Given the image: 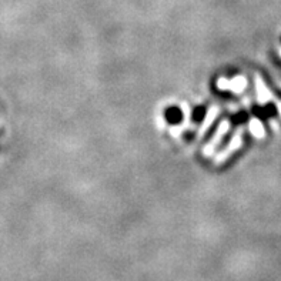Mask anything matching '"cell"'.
Listing matches in <instances>:
<instances>
[{
  "label": "cell",
  "mask_w": 281,
  "mask_h": 281,
  "mask_svg": "<svg viewBox=\"0 0 281 281\" xmlns=\"http://www.w3.org/2000/svg\"><path fill=\"white\" fill-rule=\"evenodd\" d=\"M243 134H244V130L240 127L238 130H237L236 133L233 134L231 137V140H230V143L216 156V159H214V164H223L224 162H227L231 156L234 155L236 152H238L240 149H241V146H243Z\"/></svg>",
  "instance_id": "cell-1"
},
{
  "label": "cell",
  "mask_w": 281,
  "mask_h": 281,
  "mask_svg": "<svg viewBox=\"0 0 281 281\" xmlns=\"http://www.w3.org/2000/svg\"><path fill=\"white\" fill-rule=\"evenodd\" d=\"M230 127H231L230 120H223V121L218 124V127L216 128V133L213 134V137L210 138L209 143L204 146V149H203V156H204V157L213 156V153L216 152V147L221 143L223 137L226 136L227 131L230 130Z\"/></svg>",
  "instance_id": "cell-2"
},
{
  "label": "cell",
  "mask_w": 281,
  "mask_h": 281,
  "mask_svg": "<svg viewBox=\"0 0 281 281\" xmlns=\"http://www.w3.org/2000/svg\"><path fill=\"white\" fill-rule=\"evenodd\" d=\"M255 91H257V100L261 106L272 100L271 91L268 90V87L265 86L263 77L260 74H255Z\"/></svg>",
  "instance_id": "cell-3"
},
{
  "label": "cell",
  "mask_w": 281,
  "mask_h": 281,
  "mask_svg": "<svg viewBox=\"0 0 281 281\" xmlns=\"http://www.w3.org/2000/svg\"><path fill=\"white\" fill-rule=\"evenodd\" d=\"M218 113H220V109H218L217 106H213V107H210L209 111H207V114L204 116V120H203V123H201V126L199 128V133H197V140H201L203 136L209 131V128L211 127V124L216 121V118H217Z\"/></svg>",
  "instance_id": "cell-4"
},
{
  "label": "cell",
  "mask_w": 281,
  "mask_h": 281,
  "mask_svg": "<svg viewBox=\"0 0 281 281\" xmlns=\"http://www.w3.org/2000/svg\"><path fill=\"white\" fill-rule=\"evenodd\" d=\"M248 128H250V133H251L255 138L263 140L264 137H265V130H264L263 123H261L258 118H251V120L248 121Z\"/></svg>",
  "instance_id": "cell-5"
},
{
  "label": "cell",
  "mask_w": 281,
  "mask_h": 281,
  "mask_svg": "<svg viewBox=\"0 0 281 281\" xmlns=\"http://www.w3.org/2000/svg\"><path fill=\"white\" fill-rule=\"evenodd\" d=\"M245 87H247V80L244 76H237L233 80H230V90H233L237 94L243 93Z\"/></svg>",
  "instance_id": "cell-6"
},
{
  "label": "cell",
  "mask_w": 281,
  "mask_h": 281,
  "mask_svg": "<svg viewBox=\"0 0 281 281\" xmlns=\"http://www.w3.org/2000/svg\"><path fill=\"white\" fill-rule=\"evenodd\" d=\"M217 87L220 89V90H228V89H230V80H227V79H224V77L218 79Z\"/></svg>",
  "instance_id": "cell-7"
},
{
  "label": "cell",
  "mask_w": 281,
  "mask_h": 281,
  "mask_svg": "<svg viewBox=\"0 0 281 281\" xmlns=\"http://www.w3.org/2000/svg\"><path fill=\"white\" fill-rule=\"evenodd\" d=\"M275 106H277L278 114H280V117H281V100H275Z\"/></svg>",
  "instance_id": "cell-8"
},
{
  "label": "cell",
  "mask_w": 281,
  "mask_h": 281,
  "mask_svg": "<svg viewBox=\"0 0 281 281\" xmlns=\"http://www.w3.org/2000/svg\"><path fill=\"white\" fill-rule=\"evenodd\" d=\"M280 56H281V47H280Z\"/></svg>",
  "instance_id": "cell-9"
}]
</instances>
